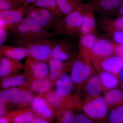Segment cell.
I'll return each instance as SVG.
<instances>
[{
  "label": "cell",
  "instance_id": "obj_36",
  "mask_svg": "<svg viewBox=\"0 0 123 123\" xmlns=\"http://www.w3.org/2000/svg\"><path fill=\"white\" fill-rule=\"evenodd\" d=\"M9 37L8 30L3 27L0 26V46L4 44Z\"/></svg>",
  "mask_w": 123,
  "mask_h": 123
},
{
  "label": "cell",
  "instance_id": "obj_34",
  "mask_svg": "<svg viewBox=\"0 0 123 123\" xmlns=\"http://www.w3.org/2000/svg\"><path fill=\"white\" fill-rule=\"evenodd\" d=\"M105 32L111 37L115 43L123 44V31L109 29Z\"/></svg>",
  "mask_w": 123,
  "mask_h": 123
},
{
  "label": "cell",
  "instance_id": "obj_6",
  "mask_svg": "<svg viewBox=\"0 0 123 123\" xmlns=\"http://www.w3.org/2000/svg\"><path fill=\"white\" fill-rule=\"evenodd\" d=\"M83 112L97 123H108L110 109L103 97L90 99L82 106Z\"/></svg>",
  "mask_w": 123,
  "mask_h": 123
},
{
  "label": "cell",
  "instance_id": "obj_2",
  "mask_svg": "<svg viewBox=\"0 0 123 123\" xmlns=\"http://www.w3.org/2000/svg\"><path fill=\"white\" fill-rule=\"evenodd\" d=\"M85 3H81L76 9L57 20L52 33L54 35H65L79 37L82 22V12Z\"/></svg>",
  "mask_w": 123,
  "mask_h": 123
},
{
  "label": "cell",
  "instance_id": "obj_30",
  "mask_svg": "<svg viewBox=\"0 0 123 123\" xmlns=\"http://www.w3.org/2000/svg\"><path fill=\"white\" fill-rule=\"evenodd\" d=\"M46 98L47 102L52 106L59 108L60 107L61 111L66 109L62 105L65 98L58 94L56 91L49 92L47 95Z\"/></svg>",
  "mask_w": 123,
  "mask_h": 123
},
{
  "label": "cell",
  "instance_id": "obj_13",
  "mask_svg": "<svg viewBox=\"0 0 123 123\" xmlns=\"http://www.w3.org/2000/svg\"><path fill=\"white\" fill-rule=\"evenodd\" d=\"M82 22L81 28L80 37L89 34H95L96 22L94 12L88 3H85L82 12Z\"/></svg>",
  "mask_w": 123,
  "mask_h": 123
},
{
  "label": "cell",
  "instance_id": "obj_7",
  "mask_svg": "<svg viewBox=\"0 0 123 123\" xmlns=\"http://www.w3.org/2000/svg\"><path fill=\"white\" fill-rule=\"evenodd\" d=\"M24 7L25 18L36 22L47 30L52 27H54L56 22L47 9L43 7H35L33 5Z\"/></svg>",
  "mask_w": 123,
  "mask_h": 123
},
{
  "label": "cell",
  "instance_id": "obj_20",
  "mask_svg": "<svg viewBox=\"0 0 123 123\" xmlns=\"http://www.w3.org/2000/svg\"><path fill=\"white\" fill-rule=\"evenodd\" d=\"M99 76L104 91L118 88L121 83L118 75L104 71H99Z\"/></svg>",
  "mask_w": 123,
  "mask_h": 123
},
{
  "label": "cell",
  "instance_id": "obj_21",
  "mask_svg": "<svg viewBox=\"0 0 123 123\" xmlns=\"http://www.w3.org/2000/svg\"><path fill=\"white\" fill-rule=\"evenodd\" d=\"M110 109L115 107L123 106V91L117 88L107 91L104 95Z\"/></svg>",
  "mask_w": 123,
  "mask_h": 123
},
{
  "label": "cell",
  "instance_id": "obj_41",
  "mask_svg": "<svg viewBox=\"0 0 123 123\" xmlns=\"http://www.w3.org/2000/svg\"><path fill=\"white\" fill-rule=\"evenodd\" d=\"M0 123H11L8 117L4 116L0 117Z\"/></svg>",
  "mask_w": 123,
  "mask_h": 123
},
{
  "label": "cell",
  "instance_id": "obj_27",
  "mask_svg": "<svg viewBox=\"0 0 123 123\" xmlns=\"http://www.w3.org/2000/svg\"><path fill=\"white\" fill-rule=\"evenodd\" d=\"M56 1L60 10L64 15L75 11L81 3L76 0H56Z\"/></svg>",
  "mask_w": 123,
  "mask_h": 123
},
{
  "label": "cell",
  "instance_id": "obj_43",
  "mask_svg": "<svg viewBox=\"0 0 123 123\" xmlns=\"http://www.w3.org/2000/svg\"><path fill=\"white\" fill-rule=\"evenodd\" d=\"M119 13L121 15H123V3L120 7L118 10Z\"/></svg>",
  "mask_w": 123,
  "mask_h": 123
},
{
  "label": "cell",
  "instance_id": "obj_44",
  "mask_svg": "<svg viewBox=\"0 0 123 123\" xmlns=\"http://www.w3.org/2000/svg\"><path fill=\"white\" fill-rule=\"evenodd\" d=\"M76 0L79 3H81L82 2V0Z\"/></svg>",
  "mask_w": 123,
  "mask_h": 123
},
{
  "label": "cell",
  "instance_id": "obj_42",
  "mask_svg": "<svg viewBox=\"0 0 123 123\" xmlns=\"http://www.w3.org/2000/svg\"><path fill=\"white\" fill-rule=\"evenodd\" d=\"M118 75L120 79L121 84H122L123 82V69H122V70L119 73V74Z\"/></svg>",
  "mask_w": 123,
  "mask_h": 123
},
{
  "label": "cell",
  "instance_id": "obj_17",
  "mask_svg": "<svg viewBox=\"0 0 123 123\" xmlns=\"http://www.w3.org/2000/svg\"><path fill=\"white\" fill-rule=\"evenodd\" d=\"M24 68V65L20 61L1 56L0 77L4 78L18 73Z\"/></svg>",
  "mask_w": 123,
  "mask_h": 123
},
{
  "label": "cell",
  "instance_id": "obj_16",
  "mask_svg": "<svg viewBox=\"0 0 123 123\" xmlns=\"http://www.w3.org/2000/svg\"><path fill=\"white\" fill-rule=\"evenodd\" d=\"M0 56L20 61L29 56L30 52L27 49L21 46H14L3 44L0 46Z\"/></svg>",
  "mask_w": 123,
  "mask_h": 123
},
{
  "label": "cell",
  "instance_id": "obj_4",
  "mask_svg": "<svg viewBox=\"0 0 123 123\" xmlns=\"http://www.w3.org/2000/svg\"><path fill=\"white\" fill-rule=\"evenodd\" d=\"M65 36L55 40L52 58L62 61L73 60L80 53L79 41L74 36Z\"/></svg>",
  "mask_w": 123,
  "mask_h": 123
},
{
  "label": "cell",
  "instance_id": "obj_22",
  "mask_svg": "<svg viewBox=\"0 0 123 123\" xmlns=\"http://www.w3.org/2000/svg\"><path fill=\"white\" fill-rule=\"evenodd\" d=\"M32 5L35 7H43L47 9L56 22L64 16L60 10L56 0H37Z\"/></svg>",
  "mask_w": 123,
  "mask_h": 123
},
{
  "label": "cell",
  "instance_id": "obj_15",
  "mask_svg": "<svg viewBox=\"0 0 123 123\" xmlns=\"http://www.w3.org/2000/svg\"><path fill=\"white\" fill-rule=\"evenodd\" d=\"M83 89L85 90L86 96L84 103L90 99L99 97L104 91L99 75L96 74L88 79Z\"/></svg>",
  "mask_w": 123,
  "mask_h": 123
},
{
  "label": "cell",
  "instance_id": "obj_3",
  "mask_svg": "<svg viewBox=\"0 0 123 123\" xmlns=\"http://www.w3.org/2000/svg\"><path fill=\"white\" fill-rule=\"evenodd\" d=\"M90 57L85 53L80 52L73 62L70 76L74 85L83 89L86 82L95 74Z\"/></svg>",
  "mask_w": 123,
  "mask_h": 123
},
{
  "label": "cell",
  "instance_id": "obj_39",
  "mask_svg": "<svg viewBox=\"0 0 123 123\" xmlns=\"http://www.w3.org/2000/svg\"><path fill=\"white\" fill-rule=\"evenodd\" d=\"M22 3L23 7H25L31 4H34L37 0H20Z\"/></svg>",
  "mask_w": 123,
  "mask_h": 123
},
{
  "label": "cell",
  "instance_id": "obj_40",
  "mask_svg": "<svg viewBox=\"0 0 123 123\" xmlns=\"http://www.w3.org/2000/svg\"><path fill=\"white\" fill-rule=\"evenodd\" d=\"M6 114V110L4 103H0V117L4 116Z\"/></svg>",
  "mask_w": 123,
  "mask_h": 123
},
{
  "label": "cell",
  "instance_id": "obj_1",
  "mask_svg": "<svg viewBox=\"0 0 123 123\" xmlns=\"http://www.w3.org/2000/svg\"><path fill=\"white\" fill-rule=\"evenodd\" d=\"M8 30L9 37L15 39L17 46L40 40L52 39L55 36L36 22L25 17Z\"/></svg>",
  "mask_w": 123,
  "mask_h": 123
},
{
  "label": "cell",
  "instance_id": "obj_26",
  "mask_svg": "<svg viewBox=\"0 0 123 123\" xmlns=\"http://www.w3.org/2000/svg\"><path fill=\"white\" fill-rule=\"evenodd\" d=\"M52 86L50 78L48 77L42 79H36L31 82L30 88L31 90L40 94H43L48 92Z\"/></svg>",
  "mask_w": 123,
  "mask_h": 123
},
{
  "label": "cell",
  "instance_id": "obj_29",
  "mask_svg": "<svg viewBox=\"0 0 123 123\" xmlns=\"http://www.w3.org/2000/svg\"><path fill=\"white\" fill-rule=\"evenodd\" d=\"M108 123H123V106L111 108L108 117Z\"/></svg>",
  "mask_w": 123,
  "mask_h": 123
},
{
  "label": "cell",
  "instance_id": "obj_11",
  "mask_svg": "<svg viewBox=\"0 0 123 123\" xmlns=\"http://www.w3.org/2000/svg\"><path fill=\"white\" fill-rule=\"evenodd\" d=\"M98 72L104 71L118 75L123 68V59L115 55L93 64Z\"/></svg>",
  "mask_w": 123,
  "mask_h": 123
},
{
  "label": "cell",
  "instance_id": "obj_45",
  "mask_svg": "<svg viewBox=\"0 0 123 123\" xmlns=\"http://www.w3.org/2000/svg\"><path fill=\"white\" fill-rule=\"evenodd\" d=\"M121 89H122V90H123V83H122V84H121Z\"/></svg>",
  "mask_w": 123,
  "mask_h": 123
},
{
  "label": "cell",
  "instance_id": "obj_25",
  "mask_svg": "<svg viewBox=\"0 0 123 123\" xmlns=\"http://www.w3.org/2000/svg\"><path fill=\"white\" fill-rule=\"evenodd\" d=\"M32 92L29 90H21L11 98L12 103L20 106L27 105L31 103L34 98Z\"/></svg>",
  "mask_w": 123,
  "mask_h": 123
},
{
  "label": "cell",
  "instance_id": "obj_31",
  "mask_svg": "<svg viewBox=\"0 0 123 123\" xmlns=\"http://www.w3.org/2000/svg\"><path fill=\"white\" fill-rule=\"evenodd\" d=\"M58 123H73L75 115L70 109L62 110L57 113Z\"/></svg>",
  "mask_w": 123,
  "mask_h": 123
},
{
  "label": "cell",
  "instance_id": "obj_35",
  "mask_svg": "<svg viewBox=\"0 0 123 123\" xmlns=\"http://www.w3.org/2000/svg\"><path fill=\"white\" fill-rule=\"evenodd\" d=\"M73 123H97L96 121L87 116L84 112L75 115Z\"/></svg>",
  "mask_w": 123,
  "mask_h": 123
},
{
  "label": "cell",
  "instance_id": "obj_19",
  "mask_svg": "<svg viewBox=\"0 0 123 123\" xmlns=\"http://www.w3.org/2000/svg\"><path fill=\"white\" fill-rule=\"evenodd\" d=\"M31 104L35 112L42 118L48 120L52 118L53 116L52 110L48 106L46 100L43 98L35 97Z\"/></svg>",
  "mask_w": 123,
  "mask_h": 123
},
{
  "label": "cell",
  "instance_id": "obj_9",
  "mask_svg": "<svg viewBox=\"0 0 123 123\" xmlns=\"http://www.w3.org/2000/svg\"><path fill=\"white\" fill-rule=\"evenodd\" d=\"M123 3V0H90L88 4L94 12L107 16L118 11Z\"/></svg>",
  "mask_w": 123,
  "mask_h": 123
},
{
  "label": "cell",
  "instance_id": "obj_33",
  "mask_svg": "<svg viewBox=\"0 0 123 123\" xmlns=\"http://www.w3.org/2000/svg\"><path fill=\"white\" fill-rule=\"evenodd\" d=\"M20 91L21 90L19 88H9L1 91L0 93V103H4L9 99H11L14 95Z\"/></svg>",
  "mask_w": 123,
  "mask_h": 123
},
{
  "label": "cell",
  "instance_id": "obj_5",
  "mask_svg": "<svg viewBox=\"0 0 123 123\" xmlns=\"http://www.w3.org/2000/svg\"><path fill=\"white\" fill-rule=\"evenodd\" d=\"M55 40L44 39L19 44L27 49L30 52L29 56L39 61L48 62L52 58V53Z\"/></svg>",
  "mask_w": 123,
  "mask_h": 123
},
{
  "label": "cell",
  "instance_id": "obj_8",
  "mask_svg": "<svg viewBox=\"0 0 123 123\" xmlns=\"http://www.w3.org/2000/svg\"><path fill=\"white\" fill-rule=\"evenodd\" d=\"M115 54L114 42L106 38L98 39L91 50L89 56L92 64Z\"/></svg>",
  "mask_w": 123,
  "mask_h": 123
},
{
  "label": "cell",
  "instance_id": "obj_28",
  "mask_svg": "<svg viewBox=\"0 0 123 123\" xmlns=\"http://www.w3.org/2000/svg\"><path fill=\"white\" fill-rule=\"evenodd\" d=\"M25 78L21 75H15L11 77L3 78L1 81V86L4 89L15 88L21 86L25 82Z\"/></svg>",
  "mask_w": 123,
  "mask_h": 123
},
{
  "label": "cell",
  "instance_id": "obj_18",
  "mask_svg": "<svg viewBox=\"0 0 123 123\" xmlns=\"http://www.w3.org/2000/svg\"><path fill=\"white\" fill-rule=\"evenodd\" d=\"M55 85L56 91L58 94L66 98L69 96L72 92L74 84L70 75L65 72L56 80Z\"/></svg>",
  "mask_w": 123,
  "mask_h": 123
},
{
  "label": "cell",
  "instance_id": "obj_12",
  "mask_svg": "<svg viewBox=\"0 0 123 123\" xmlns=\"http://www.w3.org/2000/svg\"><path fill=\"white\" fill-rule=\"evenodd\" d=\"M25 17L24 7L0 11V26L8 29L20 22Z\"/></svg>",
  "mask_w": 123,
  "mask_h": 123
},
{
  "label": "cell",
  "instance_id": "obj_10",
  "mask_svg": "<svg viewBox=\"0 0 123 123\" xmlns=\"http://www.w3.org/2000/svg\"><path fill=\"white\" fill-rule=\"evenodd\" d=\"M47 63L36 60L29 56L25 62L24 69L26 73L32 75L36 79H43L49 74V68Z\"/></svg>",
  "mask_w": 123,
  "mask_h": 123
},
{
  "label": "cell",
  "instance_id": "obj_14",
  "mask_svg": "<svg viewBox=\"0 0 123 123\" xmlns=\"http://www.w3.org/2000/svg\"><path fill=\"white\" fill-rule=\"evenodd\" d=\"M74 60L62 61L55 58H51L48 62L49 75L50 79L51 80H57L62 74L72 68Z\"/></svg>",
  "mask_w": 123,
  "mask_h": 123
},
{
  "label": "cell",
  "instance_id": "obj_23",
  "mask_svg": "<svg viewBox=\"0 0 123 123\" xmlns=\"http://www.w3.org/2000/svg\"><path fill=\"white\" fill-rule=\"evenodd\" d=\"M7 116L11 123H29L35 118L34 112L29 110L15 111Z\"/></svg>",
  "mask_w": 123,
  "mask_h": 123
},
{
  "label": "cell",
  "instance_id": "obj_24",
  "mask_svg": "<svg viewBox=\"0 0 123 123\" xmlns=\"http://www.w3.org/2000/svg\"><path fill=\"white\" fill-rule=\"evenodd\" d=\"M79 48L80 52L89 55L98 38L95 34H89L79 37Z\"/></svg>",
  "mask_w": 123,
  "mask_h": 123
},
{
  "label": "cell",
  "instance_id": "obj_37",
  "mask_svg": "<svg viewBox=\"0 0 123 123\" xmlns=\"http://www.w3.org/2000/svg\"><path fill=\"white\" fill-rule=\"evenodd\" d=\"M115 54L123 59V44H118L114 42Z\"/></svg>",
  "mask_w": 123,
  "mask_h": 123
},
{
  "label": "cell",
  "instance_id": "obj_38",
  "mask_svg": "<svg viewBox=\"0 0 123 123\" xmlns=\"http://www.w3.org/2000/svg\"><path fill=\"white\" fill-rule=\"evenodd\" d=\"M29 123H50L46 119L41 117H35Z\"/></svg>",
  "mask_w": 123,
  "mask_h": 123
},
{
  "label": "cell",
  "instance_id": "obj_32",
  "mask_svg": "<svg viewBox=\"0 0 123 123\" xmlns=\"http://www.w3.org/2000/svg\"><path fill=\"white\" fill-rule=\"evenodd\" d=\"M23 7L20 0H0V11Z\"/></svg>",
  "mask_w": 123,
  "mask_h": 123
}]
</instances>
